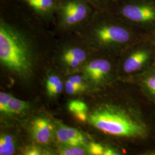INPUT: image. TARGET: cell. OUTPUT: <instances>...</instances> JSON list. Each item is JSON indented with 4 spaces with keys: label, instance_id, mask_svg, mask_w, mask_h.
Masks as SVG:
<instances>
[{
    "label": "cell",
    "instance_id": "cell-1",
    "mask_svg": "<svg viewBox=\"0 0 155 155\" xmlns=\"http://www.w3.org/2000/svg\"><path fill=\"white\" fill-rule=\"evenodd\" d=\"M84 25L88 28L92 43L105 50H125L139 40L149 36L109 11H95Z\"/></svg>",
    "mask_w": 155,
    "mask_h": 155
},
{
    "label": "cell",
    "instance_id": "cell-2",
    "mask_svg": "<svg viewBox=\"0 0 155 155\" xmlns=\"http://www.w3.org/2000/svg\"><path fill=\"white\" fill-rule=\"evenodd\" d=\"M0 61L21 76L29 75L32 70L31 45L25 36L2 18L0 20Z\"/></svg>",
    "mask_w": 155,
    "mask_h": 155
},
{
    "label": "cell",
    "instance_id": "cell-3",
    "mask_svg": "<svg viewBox=\"0 0 155 155\" xmlns=\"http://www.w3.org/2000/svg\"><path fill=\"white\" fill-rule=\"evenodd\" d=\"M89 121L94 127L114 136L143 138L148 133L141 118L115 106L100 107L90 115Z\"/></svg>",
    "mask_w": 155,
    "mask_h": 155
},
{
    "label": "cell",
    "instance_id": "cell-4",
    "mask_svg": "<svg viewBox=\"0 0 155 155\" xmlns=\"http://www.w3.org/2000/svg\"><path fill=\"white\" fill-rule=\"evenodd\" d=\"M108 11L143 34L155 33V0H116Z\"/></svg>",
    "mask_w": 155,
    "mask_h": 155
},
{
    "label": "cell",
    "instance_id": "cell-5",
    "mask_svg": "<svg viewBox=\"0 0 155 155\" xmlns=\"http://www.w3.org/2000/svg\"><path fill=\"white\" fill-rule=\"evenodd\" d=\"M94 11L86 0H59L55 17L61 27L71 29L84 25Z\"/></svg>",
    "mask_w": 155,
    "mask_h": 155
},
{
    "label": "cell",
    "instance_id": "cell-6",
    "mask_svg": "<svg viewBox=\"0 0 155 155\" xmlns=\"http://www.w3.org/2000/svg\"><path fill=\"white\" fill-rule=\"evenodd\" d=\"M110 61L106 59H96L91 61L86 67V72L94 82L100 83L104 81L110 71Z\"/></svg>",
    "mask_w": 155,
    "mask_h": 155
},
{
    "label": "cell",
    "instance_id": "cell-7",
    "mask_svg": "<svg viewBox=\"0 0 155 155\" xmlns=\"http://www.w3.org/2000/svg\"><path fill=\"white\" fill-rule=\"evenodd\" d=\"M56 132L58 140L65 145L83 146L86 143L85 137L76 129L59 125Z\"/></svg>",
    "mask_w": 155,
    "mask_h": 155
},
{
    "label": "cell",
    "instance_id": "cell-8",
    "mask_svg": "<svg viewBox=\"0 0 155 155\" xmlns=\"http://www.w3.org/2000/svg\"><path fill=\"white\" fill-rule=\"evenodd\" d=\"M33 12L43 18L55 17L58 2L55 0H22Z\"/></svg>",
    "mask_w": 155,
    "mask_h": 155
},
{
    "label": "cell",
    "instance_id": "cell-9",
    "mask_svg": "<svg viewBox=\"0 0 155 155\" xmlns=\"http://www.w3.org/2000/svg\"><path fill=\"white\" fill-rule=\"evenodd\" d=\"M32 131L36 141L40 144H47L52 138L53 127L46 119L39 118L33 121Z\"/></svg>",
    "mask_w": 155,
    "mask_h": 155
},
{
    "label": "cell",
    "instance_id": "cell-10",
    "mask_svg": "<svg viewBox=\"0 0 155 155\" xmlns=\"http://www.w3.org/2000/svg\"><path fill=\"white\" fill-rule=\"evenodd\" d=\"M61 58L64 61L69 59H75L82 63L87 58V52L81 47L70 46L63 51Z\"/></svg>",
    "mask_w": 155,
    "mask_h": 155
},
{
    "label": "cell",
    "instance_id": "cell-11",
    "mask_svg": "<svg viewBox=\"0 0 155 155\" xmlns=\"http://www.w3.org/2000/svg\"><path fill=\"white\" fill-rule=\"evenodd\" d=\"M15 150V142L13 137L4 134L0 138V155H11Z\"/></svg>",
    "mask_w": 155,
    "mask_h": 155
},
{
    "label": "cell",
    "instance_id": "cell-12",
    "mask_svg": "<svg viewBox=\"0 0 155 155\" xmlns=\"http://www.w3.org/2000/svg\"><path fill=\"white\" fill-rule=\"evenodd\" d=\"M141 86L146 93L155 102V71L147 74L142 78Z\"/></svg>",
    "mask_w": 155,
    "mask_h": 155
},
{
    "label": "cell",
    "instance_id": "cell-13",
    "mask_svg": "<svg viewBox=\"0 0 155 155\" xmlns=\"http://www.w3.org/2000/svg\"><path fill=\"white\" fill-rule=\"evenodd\" d=\"M29 104L27 102L12 97L8 105V114H17L27 110Z\"/></svg>",
    "mask_w": 155,
    "mask_h": 155
},
{
    "label": "cell",
    "instance_id": "cell-14",
    "mask_svg": "<svg viewBox=\"0 0 155 155\" xmlns=\"http://www.w3.org/2000/svg\"><path fill=\"white\" fill-rule=\"evenodd\" d=\"M95 11H108L116 0H86Z\"/></svg>",
    "mask_w": 155,
    "mask_h": 155
},
{
    "label": "cell",
    "instance_id": "cell-15",
    "mask_svg": "<svg viewBox=\"0 0 155 155\" xmlns=\"http://www.w3.org/2000/svg\"><path fill=\"white\" fill-rule=\"evenodd\" d=\"M60 154L63 155H82L86 154V151L81 146L66 145L59 149Z\"/></svg>",
    "mask_w": 155,
    "mask_h": 155
},
{
    "label": "cell",
    "instance_id": "cell-16",
    "mask_svg": "<svg viewBox=\"0 0 155 155\" xmlns=\"http://www.w3.org/2000/svg\"><path fill=\"white\" fill-rule=\"evenodd\" d=\"M68 109L75 114L78 113L86 111L87 106L82 101L78 100H74L69 102Z\"/></svg>",
    "mask_w": 155,
    "mask_h": 155
},
{
    "label": "cell",
    "instance_id": "cell-17",
    "mask_svg": "<svg viewBox=\"0 0 155 155\" xmlns=\"http://www.w3.org/2000/svg\"><path fill=\"white\" fill-rule=\"evenodd\" d=\"M13 97L5 93H0V111L3 113L8 112V105Z\"/></svg>",
    "mask_w": 155,
    "mask_h": 155
},
{
    "label": "cell",
    "instance_id": "cell-18",
    "mask_svg": "<svg viewBox=\"0 0 155 155\" xmlns=\"http://www.w3.org/2000/svg\"><path fill=\"white\" fill-rule=\"evenodd\" d=\"M105 149V148H104L100 144L92 143L89 145V152L91 155H104Z\"/></svg>",
    "mask_w": 155,
    "mask_h": 155
},
{
    "label": "cell",
    "instance_id": "cell-19",
    "mask_svg": "<svg viewBox=\"0 0 155 155\" xmlns=\"http://www.w3.org/2000/svg\"><path fill=\"white\" fill-rule=\"evenodd\" d=\"M65 87H66L67 92L68 94H77L78 93L84 90L82 88H81V87L76 85L75 84L70 82L69 80H68L67 81Z\"/></svg>",
    "mask_w": 155,
    "mask_h": 155
},
{
    "label": "cell",
    "instance_id": "cell-20",
    "mask_svg": "<svg viewBox=\"0 0 155 155\" xmlns=\"http://www.w3.org/2000/svg\"><path fill=\"white\" fill-rule=\"evenodd\" d=\"M63 89V83L61 81H60L55 86H52L50 89H47V91L50 95L54 96L56 94L60 93Z\"/></svg>",
    "mask_w": 155,
    "mask_h": 155
},
{
    "label": "cell",
    "instance_id": "cell-21",
    "mask_svg": "<svg viewBox=\"0 0 155 155\" xmlns=\"http://www.w3.org/2000/svg\"><path fill=\"white\" fill-rule=\"evenodd\" d=\"M61 79L58 76H51L48 78L46 81V87L47 89H50L52 86H55L57 83H59Z\"/></svg>",
    "mask_w": 155,
    "mask_h": 155
},
{
    "label": "cell",
    "instance_id": "cell-22",
    "mask_svg": "<svg viewBox=\"0 0 155 155\" xmlns=\"http://www.w3.org/2000/svg\"><path fill=\"white\" fill-rule=\"evenodd\" d=\"M68 80L72 83L75 84L76 85L81 87L83 90L85 89V86L83 83L82 78L80 76L76 75V76H74V77H71L69 78Z\"/></svg>",
    "mask_w": 155,
    "mask_h": 155
},
{
    "label": "cell",
    "instance_id": "cell-23",
    "mask_svg": "<svg viewBox=\"0 0 155 155\" xmlns=\"http://www.w3.org/2000/svg\"><path fill=\"white\" fill-rule=\"evenodd\" d=\"M25 155H41V151L38 148L33 146L29 147L28 148L26 151L25 152Z\"/></svg>",
    "mask_w": 155,
    "mask_h": 155
},
{
    "label": "cell",
    "instance_id": "cell-24",
    "mask_svg": "<svg viewBox=\"0 0 155 155\" xmlns=\"http://www.w3.org/2000/svg\"><path fill=\"white\" fill-rule=\"evenodd\" d=\"M67 64H68L70 66L72 67H78L81 63H82L81 61H78L75 59H69L64 61Z\"/></svg>",
    "mask_w": 155,
    "mask_h": 155
},
{
    "label": "cell",
    "instance_id": "cell-25",
    "mask_svg": "<svg viewBox=\"0 0 155 155\" xmlns=\"http://www.w3.org/2000/svg\"><path fill=\"white\" fill-rule=\"evenodd\" d=\"M75 116L80 121H84L86 120L87 116H86V111H82L80 113H78L75 114Z\"/></svg>",
    "mask_w": 155,
    "mask_h": 155
},
{
    "label": "cell",
    "instance_id": "cell-26",
    "mask_svg": "<svg viewBox=\"0 0 155 155\" xmlns=\"http://www.w3.org/2000/svg\"><path fill=\"white\" fill-rule=\"evenodd\" d=\"M118 155V153L114 150L111 148H106L104 155Z\"/></svg>",
    "mask_w": 155,
    "mask_h": 155
},
{
    "label": "cell",
    "instance_id": "cell-27",
    "mask_svg": "<svg viewBox=\"0 0 155 155\" xmlns=\"http://www.w3.org/2000/svg\"><path fill=\"white\" fill-rule=\"evenodd\" d=\"M150 39L151 40V41H152L153 45L155 47V33L150 35Z\"/></svg>",
    "mask_w": 155,
    "mask_h": 155
},
{
    "label": "cell",
    "instance_id": "cell-28",
    "mask_svg": "<svg viewBox=\"0 0 155 155\" xmlns=\"http://www.w3.org/2000/svg\"><path fill=\"white\" fill-rule=\"evenodd\" d=\"M150 155H155V150L152 152H150Z\"/></svg>",
    "mask_w": 155,
    "mask_h": 155
},
{
    "label": "cell",
    "instance_id": "cell-29",
    "mask_svg": "<svg viewBox=\"0 0 155 155\" xmlns=\"http://www.w3.org/2000/svg\"><path fill=\"white\" fill-rule=\"evenodd\" d=\"M56 1H57V2H58L59 0H55Z\"/></svg>",
    "mask_w": 155,
    "mask_h": 155
}]
</instances>
